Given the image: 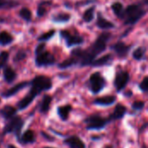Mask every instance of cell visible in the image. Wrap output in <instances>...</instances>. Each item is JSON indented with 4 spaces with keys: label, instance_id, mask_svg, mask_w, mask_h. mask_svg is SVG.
<instances>
[{
    "label": "cell",
    "instance_id": "cell-15",
    "mask_svg": "<svg viewBox=\"0 0 148 148\" xmlns=\"http://www.w3.org/2000/svg\"><path fill=\"white\" fill-rule=\"evenodd\" d=\"M17 111L18 110L16 109V108H14L10 105H5L2 108H0V118L6 121L15 116L17 114Z\"/></svg>",
    "mask_w": 148,
    "mask_h": 148
},
{
    "label": "cell",
    "instance_id": "cell-37",
    "mask_svg": "<svg viewBox=\"0 0 148 148\" xmlns=\"http://www.w3.org/2000/svg\"><path fill=\"white\" fill-rule=\"evenodd\" d=\"M41 134L42 135V137H43L44 139H46V140H49V141H53V140H55V138H53V137L49 136L48 134H46V133H45V132H43V131H42V132H41Z\"/></svg>",
    "mask_w": 148,
    "mask_h": 148
},
{
    "label": "cell",
    "instance_id": "cell-39",
    "mask_svg": "<svg viewBox=\"0 0 148 148\" xmlns=\"http://www.w3.org/2000/svg\"><path fill=\"white\" fill-rule=\"evenodd\" d=\"M3 135L2 134H0V148H1V146H2V143H3Z\"/></svg>",
    "mask_w": 148,
    "mask_h": 148
},
{
    "label": "cell",
    "instance_id": "cell-24",
    "mask_svg": "<svg viewBox=\"0 0 148 148\" xmlns=\"http://www.w3.org/2000/svg\"><path fill=\"white\" fill-rule=\"evenodd\" d=\"M112 10H114V12L115 13V15L117 16H119L120 18L123 17V13H124V9H123V5L119 3L116 2L112 4Z\"/></svg>",
    "mask_w": 148,
    "mask_h": 148
},
{
    "label": "cell",
    "instance_id": "cell-32",
    "mask_svg": "<svg viewBox=\"0 0 148 148\" xmlns=\"http://www.w3.org/2000/svg\"><path fill=\"white\" fill-rule=\"evenodd\" d=\"M139 88L140 89L144 92V93H147L148 90V77L147 76H145L144 79L141 81V82L140 83L139 85Z\"/></svg>",
    "mask_w": 148,
    "mask_h": 148
},
{
    "label": "cell",
    "instance_id": "cell-27",
    "mask_svg": "<svg viewBox=\"0 0 148 148\" xmlns=\"http://www.w3.org/2000/svg\"><path fill=\"white\" fill-rule=\"evenodd\" d=\"M145 53H146V49H145L143 47H139V48H137V49L134 51V53H133V57H134L135 60L140 61V60L143 59V57H144V56H145Z\"/></svg>",
    "mask_w": 148,
    "mask_h": 148
},
{
    "label": "cell",
    "instance_id": "cell-31",
    "mask_svg": "<svg viewBox=\"0 0 148 148\" xmlns=\"http://www.w3.org/2000/svg\"><path fill=\"white\" fill-rule=\"evenodd\" d=\"M54 34H55V30H54V29L49 30V31H48V32L42 34V35L38 38V40H39L40 42H45V41L49 40V38H51V37L54 36Z\"/></svg>",
    "mask_w": 148,
    "mask_h": 148
},
{
    "label": "cell",
    "instance_id": "cell-2",
    "mask_svg": "<svg viewBox=\"0 0 148 148\" xmlns=\"http://www.w3.org/2000/svg\"><path fill=\"white\" fill-rule=\"evenodd\" d=\"M30 89L28 94L16 103V109L22 111L26 109L41 93L48 91L52 88V80L45 75H36L29 82Z\"/></svg>",
    "mask_w": 148,
    "mask_h": 148
},
{
    "label": "cell",
    "instance_id": "cell-20",
    "mask_svg": "<svg viewBox=\"0 0 148 148\" xmlns=\"http://www.w3.org/2000/svg\"><path fill=\"white\" fill-rule=\"evenodd\" d=\"M112 61V55L108 54L105 55L101 57H100L99 59H95L90 66H94V67H100V66H104L107 64H109L110 62Z\"/></svg>",
    "mask_w": 148,
    "mask_h": 148
},
{
    "label": "cell",
    "instance_id": "cell-42",
    "mask_svg": "<svg viewBox=\"0 0 148 148\" xmlns=\"http://www.w3.org/2000/svg\"><path fill=\"white\" fill-rule=\"evenodd\" d=\"M141 148H147V145H146V144H143V145H142V147H141Z\"/></svg>",
    "mask_w": 148,
    "mask_h": 148
},
{
    "label": "cell",
    "instance_id": "cell-16",
    "mask_svg": "<svg viewBox=\"0 0 148 148\" xmlns=\"http://www.w3.org/2000/svg\"><path fill=\"white\" fill-rule=\"evenodd\" d=\"M72 110H73V107L71 105L69 104L62 105L57 107L56 114L62 121H67L69 118V114Z\"/></svg>",
    "mask_w": 148,
    "mask_h": 148
},
{
    "label": "cell",
    "instance_id": "cell-14",
    "mask_svg": "<svg viewBox=\"0 0 148 148\" xmlns=\"http://www.w3.org/2000/svg\"><path fill=\"white\" fill-rule=\"evenodd\" d=\"M117 97L115 95H105L101 97H98L94 100L93 104L101 107H109L114 105L116 102Z\"/></svg>",
    "mask_w": 148,
    "mask_h": 148
},
{
    "label": "cell",
    "instance_id": "cell-4",
    "mask_svg": "<svg viewBox=\"0 0 148 148\" xmlns=\"http://www.w3.org/2000/svg\"><path fill=\"white\" fill-rule=\"evenodd\" d=\"M23 126H24L23 119L20 115L16 114L15 116L5 121V124L3 127V131L1 134L3 136L9 134H12L17 139L22 134V129Z\"/></svg>",
    "mask_w": 148,
    "mask_h": 148
},
{
    "label": "cell",
    "instance_id": "cell-10",
    "mask_svg": "<svg viewBox=\"0 0 148 148\" xmlns=\"http://www.w3.org/2000/svg\"><path fill=\"white\" fill-rule=\"evenodd\" d=\"M16 140L22 146L33 144L36 142V134L33 130L28 129L23 133H22L20 136L16 139Z\"/></svg>",
    "mask_w": 148,
    "mask_h": 148
},
{
    "label": "cell",
    "instance_id": "cell-21",
    "mask_svg": "<svg viewBox=\"0 0 148 148\" xmlns=\"http://www.w3.org/2000/svg\"><path fill=\"white\" fill-rule=\"evenodd\" d=\"M16 77V72L10 67H6L3 70V78L7 83H12Z\"/></svg>",
    "mask_w": 148,
    "mask_h": 148
},
{
    "label": "cell",
    "instance_id": "cell-3",
    "mask_svg": "<svg viewBox=\"0 0 148 148\" xmlns=\"http://www.w3.org/2000/svg\"><path fill=\"white\" fill-rule=\"evenodd\" d=\"M83 122L86 124V130L88 131H100L111 123L108 117L101 116L99 114H92L87 116Z\"/></svg>",
    "mask_w": 148,
    "mask_h": 148
},
{
    "label": "cell",
    "instance_id": "cell-12",
    "mask_svg": "<svg viewBox=\"0 0 148 148\" xmlns=\"http://www.w3.org/2000/svg\"><path fill=\"white\" fill-rule=\"evenodd\" d=\"M63 144L69 148H87L83 140L77 135H71L63 140Z\"/></svg>",
    "mask_w": 148,
    "mask_h": 148
},
{
    "label": "cell",
    "instance_id": "cell-43",
    "mask_svg": "<svg viewBox=\"0 0 148 148\" xmlns=\"http://www.w3.org/2000/svg\"><path fill=\"white\" fill-rule=\"evenodd\" d=\"M44 148H55V147H46Z\"/></svg>",
    "mask_w": 148,
    "mask_h": 148
},
{
    "label": "cell",
    "instance_id": "cell-44",
    "mask_svg": "<svg viewBox=\"0 0 148 148\" xmlns=\"http://www.w3.org/2000/svg\"><path fill=\"white\" fill-rule=\"evenodd\" d=\"M0 103H1V100H0Z\"/></svg>",
    "mask_w": 148,
    "mask_h": 148
},
{
    "label": "cell",
    "instance_id": "cell-9",
    "mask_svg": "<svg viewBox=\"0 0 148 148\" xmlns=\"http://www.w3.org/2000/svg\"><path fill=\"white\" fill-rule=\"evenodd\" d=\"M127 107L124 106L123 104L119 103L114 107V111L108 116L109 121L113 122V121H119V120H122L125 117V115L127 114Z\"/></svg>",
    "mask_w": 148,
    "mask_h": 148
},
{
    "label": "cell",
    "instance_id": "cell-25",
    "mask_svg": "<svg viewBox=\"0 0 148 148\" xmlns=\"http://www.w3.org/2000/svg\"><path fill=\"white\" fill-rule=\"evenodd\" d=\"M95 6H92L90 8H88V10H86V11L84 12L82 18L85 22L89 23L92 21V19L94 18V12H95Z\"/></svg>",
    "mask_w": 148,
    "mask_h": 148
},
{
    "label": "cell",
    "instance_id": "cell-6",
    "mask_svg": "<svg viewBox=\"0 0 148 148\" xmlns=\"http://www.w3.org/2000/svg\"><path fill=\"white\" fill-rule=\"evenodd\" d=\"M88 84H89V89L92 92V94L97 95L105 88L107 85V82L100 72H95L90 75Z\"/></svg>",
    "mask_w": 148,
    "mask_h": 148
},
{
    "label": "cell",
    "instance_id": "cell-26",
    "mask_svg": "<svg viewBox=\"0 0 148 148\" xmlns=\"http://www.w3.org/2000/svg\"><path fill=\"white\" fill-rule=\"evenodd\" d=\"M52 19L54 22H68L70 19V15L69 13H59L53 16Z\"/></svg>",
    "mask_w": 148,
    "mask_h": 148
},
{
    "label": "cell",
    "instance_id": "cell-8",
    "mask_svg": "<svg viewBox=\"0 0 148 148\" xmlns=\"http://www.w3.org/2000/svg\"><path fill=\"white\" fill-rule=\"evenodd\" d=\"M130 76L128 72L127 71H121L119 73L116 74L114 81V85L116 88L117 92H121L122 91L127 85L128 82H129Z\"/></svg>",
    "mask_w": 148,
    "mask_h": 148
},
{
    "label": "cell",
    "instance_id": "cell-5",
    "mask_svg": "<svg viewBox=\"0 0 148 148\" xmlns=\"http://www.w3.org/2000/svg\"><path fill=\"white\" fill-rule=\"evenodd\" d=\"M145 13L146 10L140 5L131 4L124 10L122 18L125 19L126 24H134L145 15Z\"/></svg>",
    "mask_w": 148,
    "mask_h": 148
},
{
    "label": "cell",
    "instance_id": "cell-19",
    "mask_svg": "<svg viewBox=\"0 0 148 148\" xmlns=\"http://www.w3.org/2000/svg\"><path fill=\"white\" fill-rule=\"evenodd\" d=\"M96 25L101 28V29H112V28H114V24L113 23H111L110 21L105 19L101 13H99L98 14V16H97V20H96Z\"/></svg>",
    "mask_w": 148,
    "mask_h": 148
},
{
    "label": "cell",
    "instance_id": "cell-34",
    "mask_svg": "<svg viewBox=\"0 0 148 148\" xmlns=\"http://www.w3.org/2000/svg\"><path fill=\"white\" fill-rule=\"evenodd\" d=\"M17 3H11L10 2H8L7 0H0V8H3V7H5V6H13V5H16Z\"/></svg>",
    "mask_w": 148,
    "mask_h": 148
},
{
    "label": "cell",
    "instance_id": "cell-11",
    "mask_svg": "<svg viewBox=\"0 0 148 148\" xmlns=\"http://www.w3.org/2000/svg\"><path fill=\"white\" fill-rule=\"evenodd\" d=\"M29 85V82H21L17 84H16L15 86H13L12 88L5 90L4 92L1 93V96L3 98H10V97H12L14 96L15 95H16L18 92H20L22 89H23L24 88L28 87Z\"/></svg>",
    "mask_w": 148,
    "mask_h": 148
},
{
    "label": "cell",
    "instance_id": "cell-40",
    "mask_svg": "<svg viewBox=\"0 0 148 148\" xmlns=\"http://www.w3.org/2000/svg\"><path fill=\"white\" fill-rule=\"evenodd\" d=\"M7 148H17L16 147H15L14 145H12V144H9L8 146H7Z\"/></svg>",
    "mask_w": 148,
    "mask_h": 148
},
{
    "label": "cell",
    "instance_id": "cell-7",
    "mask_svg": "<svg viewBox=\"0 0 148 148\" xmlns=\"http://www.w3.org/2000/svg\"><path fill=\"white\" fill-rule=\"evenodd\" d=\"M56 62V58L52 54L43 50L42 52L36 55V65L37 67H46L53 65Z\"/></svg>",
    "mask_w": 148,
    "mask_h": 148
},
{
    "label": "cell",
    "instance_id": "cell-23",
    "mask_svg": "<svg viewBox=\"0 0 148 148\" xmlns=\"http://www.w3.org/2000/svg\"><path fill=\"white\" fill-rule=\"evenodd\" d=\"M77 63H78L77 60H76L75 58H74L73 56H71V57L66 59L65 61H63L62 62H61V63L58 65V67H59L60 69H64L69 68V67H71V66H73V65H75V64H77Z\"/></svg>",
    "mask_w": 148,
    "mask_h": 148
},
{
    "label": "cell",
    "instance_id": "cell-22",
    "mask_svg": "<svg viewBox=\"0 0 148 148\" xmlns=\"http://www.w3.org/2000/svg\"><path fill=\"white\" fill-rule=\"evenodd\" d=\"M13 42V36L6 32V31H2L0 32V45H8Z\"/></svg>",
    "mask_w": 148,
    "mask_h": 148
},
{
    "label": "cell",
    "instance_id": "cell-30",
    "mask_svg": "<svg viewBox=\"0 0 148 148\" xmlns=\"http://www.w3.org/2000/svg\"><path fill=\"white\" fill-rule=\"evenodd\" d=\"M9 58V54L6 51H3L0 53V69L3 68L8 61Z\"/></svg>",
    "mask_w": 148,
    "mask_h": 148
},
{
    "label": "cell",
    "instance_id": "cell-33",
    "mask_svg": "<svg viewBox=\"0 0 148 148\" xmlns=\"http://www.w3.org/2000/svg\"><path fill=\"white\" fill-rule=\"evenodd\" d=\"M25 57H26L25 52L20 50V51H18V52L16 54V56H15V57H14V62H20V61L23 60Z\"/></svg>",
    "mask_w": 148,
    "mask_h": 148
},
{
    "label": "cell",
    "instance_id": "cell-29",
    "mask_svg": "<svg viewBox=\"0 0 148 148\" xmlns=\"http://www.w3.org/2000/svg\"><path fill=\"white\" fill-rule=\"evenodd\" d=\"M145 106H146V102L144 101H135L131 105L132 109L134 110V111H137V112H140V111L143 110Z\"/></svg>",
    "mask_w": 148,
    "mask_h": 148
},
{
    "label": "cell",
    "instance_id": "cell-17",
    "mask_svg": "<svg viewBox=\"0 0 148 148\" xmlns=\"http://www.w3.org/2000/svg\"><path fill=\"white\" fill-rule=\"evenodd\" d=\"M51 102H52V96L49 95H44L38 105V111L42 114H46L50 109Z\"/></svg>",
    "mask_w": 148,
    "mask_h": 148
},
{
    "label": "cell",
    "instance_id": "cell-35",
    "mask_svg": "<svg viewBox=\"0 0 148 148\" xmlns=\"http://www.w3.org/2000/svg\"><path fill=\"white\" fill-rule=\"evenodd\" d=\"M44 49H45V43H40V44L36 47V55H37V54L42 52V51L44 50Z\"/></svg>",
    "mask_w": 148,
    "mask_h": 148
},
{
    "label": "cell",
    "instance_id": "cell-41",
    "mask_svg": "<svg viewBox=\"0 0 148 148\" xmlns=\"http://www.w3.org/2000/svg\"><path fill=\"white\" fill-rule=\"evenodd\" d=\"M103 148H114V147H113V146H112V145H107V146H105Z\"/></svg>",
    "mask_w": 148,
    "mask_h": 148
},
{
    "label": "cell",
    "instance_id": "cell-18",
    "mask_svg": "<svg viewBox=\"0 0 148 148\" xmlns=\"http://www.w3.org/2000/svg\"><path fill=\"white\" fill-rule=\"evenodd\" d=\"M114 50L115 51V53L118 55L119 57L121 58H124L127 56L129 50H130V46L126 45L124 42H118L117 43H115L113 46Z\"/></svg>",
    "mask_w": 148,
    "mask_h": 148
},
{
    "label": "cell",
    "instance_id": "cell-1",
    "mask_svg": "<svg viewBox=\"0 0 148 148\" xmlns=\"http://www.w3.org/2000/svg\"><path fill=\"white\" fill-rule=\"evenodd\" d=\"M110 33H102L94 42V44L87 50H82L81 49H75L71 52V56L75 57L78 63L81 66L91 65L95 58L101 53H102L107 47V42L110 39Z\"/></svg>",
    "mask_w": 148,
    "mask_h": 148
},
{
    "label": "cell",
    "instance_id": "cell-36",
    "mask_svg": "<svg viewBox=\"0 0 148 148\" xmlns=\"http://www.w3.org/2000/svg\"><path fill=\"white\" fill-rule=\"evenodd\" d=\"M44 13H45V8L42 5H39V7L37 9V15L39 16H42L44 15Z\"/></svg>",
    "mask_w": 148,
    "mask_h": 148
},
{
    "label": "cell",
    "instance_id": "cell-28",
    "mask_svg": "<svg viewBox=\"0 0 148 148\" xmlns=\"http://www.w3.org/2000/svg\"><path fill=\"white\" fill-rule=\"evenodd\" d=\"M19 15L20 16L26 20L27 22H29L31 20V17H32V14H31V11L28 9V8H23L20 12H19Z\"/></svg>",
    "mask_w": 148,
    "mask_h": 148
},
{
    "label": "cell",
    "instance_id": "cell-38",
    "mask_svg": "<svg viewBox=\"0 0 148 148\" xmlns=\"http://www.w3.org/2000/svg\"><path fill=\"white\" fill-rule=\"evenodd\" d=\"M147 127V122H145V123H144V125H143V126H142V127H140V131H139V134H140V132L142 133V132H143L144 130H146Z\"/></svg>",
    "mask_w": 148,
    "mask_h": 148
},
{
    "label": "cell",
    "instance_id": "cell-13",
    "mask_svg": "<svg viewBox=\"0 0 148 148\" xmlns=\"http://www.w3.org/2000/svg\"><path fill=\"white\" fill-rule=\"evenodd\" d=\"M61 35L66 40V43L69 47H72L75 45H78L83 42V38L80 36H74L71 35L68 30L61 31Z\"/></svg>",
    "mask_w": 148,
    "mask_h": 148
}]
</instances>
